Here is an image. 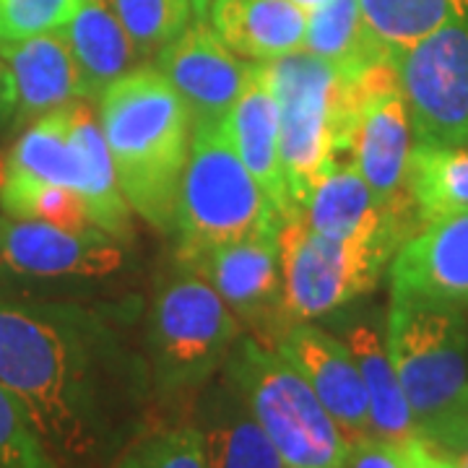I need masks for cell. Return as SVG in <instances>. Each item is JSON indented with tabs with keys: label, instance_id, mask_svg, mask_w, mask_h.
<instances>
[{
	"label": "cell",
	"instance_id": "2e32d148",
	"mask_svg": "<svg viewBox=\"0 0 468 468\" xmlns=\"http://www.w3.org/2000/svg\"><path fill=\"white\" fill-rule=\"evenodd\" d=\"M297 211L310 229L331 239L385 242L399 250L409 234L385 214L351 159L334 162L325 169Z\"/></svg>",
	"mask_w": 468,
	"mask_h": 468
},
{
	"label": "cell",
	"instance_id": "74e56055",
	"mask_svg": "<svg viewBox=\"0 0 468 468\" xmlns=\"http://www.w3.org/2000/svg\"><path fill=\"white\" fill-rule=\"evenodd\" d=\"M211 5H214V0H193V11H196L198 21H206V18H208Z\"/></svg>",
	"mask_w": 468,
	"mask_h": 468
},
{
	"label": "cell",
	"instance_id": "ac0fdd59",
	"mask_svg": "<svg viewBox=\"0 0 468 468\" xmlns=\"http://www.w3.org/2000/svg\"><path fill=\"white\" fill-rule=\"evenodd\" d=\"M0 55L14 79L21 120H39L86 100L76 58L60 29L18 42H0Z\"/></svg>",
	"mask_w": 468,
	"mask_h": 468
},
{
	"label": "cell",
	"instance_id": "4fadbf2b",
	"mask_svg": "<svg viewBox=\"0 0 468 468\" xmlns=\"http://www.w3.org/2000/svg\"><path fill=\"white\" fill-rule=\"evenodd\" d=\"M154 68L180 94L193 125H221L250 73V63H242L206 21H193L169 42L154 58Z\"/></svg>",
	"mask_w": 468,
	"mask_h": 468
},
{
	"label": "cell",
	"instance_id": "484cf974",
	"mask_svg": "<svg viewBox=\"0 0 468 468\" xmlns=\"http://www.w3.org/2000/svg\"><path fill=\"white\" fill-rule=\"evenodd\" d=\"M409 193L419 227L432 218L468 211V146L440 149L414 144L409 159Z\"/></svg>",
	"mask_w": 468,
	"mask_h": 468
},
{
	"label": "cell",
	"instance_id": "f1b7e54d",
	"mask_svg": "<svg viewBox=\"0 0 468 468\" xmlns=\"http://www.w3.org/2000/svg\"><path fill=\"white\" fill-rule=\"evenodd\" d=\"M125 32L144 55L154 60L193 24V0H112Z\"/></svg>",
	"mask_w": 468,
	"mask_h": 468
},
{
	"label": "cell",
	"instance_id": "ffe728a7",
	"mask_svg": "<svg viewBox=\"0 0 468 468\" xmlns=\"http://www.w3.org/2000/svg\"><path fill=\"white\" fill-rule=\"evenodd\" d=\"M60 32L76 58L86 100H100L117 79L146 66L112 0H81Z\"/></svg>",
	"mask_w": 468,
	"mask_h": 468
},
{
	"label": "cell",
	"instance_id": "603a6c76",
	"mask_svg": "<svg viewBox=\"0 0 468 468\" xmlns=\"http://www.w3.org/2000/svg\"><path fill=\"white\" fill-rule=\"evenodd\" d=\"M344 341L354 354V362L359 367L362 383L367 390L372 435L393 440V442L417 440V421H414L406 393L399 383L396 367L390 362V354L385 346V334H380L367 323H356L346 331Z\"/></svg>",
	"mask_w": 468,
	"mask_h": 468
},
{
	"label": "cell",
	"instance_id": "ba28073f",
	"mask_svg": "<svg viewBox=\"0 0 468 468\" xmlns=\"http://www.w3.org/2000/svg\"><path fill=\"white\" fill-rule=\"evenodd\" d=\"M279 255L289 325L310 323L338 310L380 282L396 250L385 242L331 239L307 227L300 211L282 218Z\"/></svg>",
	"mask_w": 468,
	"mask_h": 468
},
{
	"label": "cell",
	"instance_id": "6da1fadb",
	"mask_svg": "<svg viewBox=\"0 0 468 468\" xmlns=\"http://www.w3.org/2000/svg\"><path fill=\"white\" fill-rule=\"evenodd\" d=\"M0 383L60 468H112L154 393L146 359L70 304L0 302Z\"/></svg>",
	"mask_w": 468,
	"mask_h": 468
},
{
	"label": "cell",
	"instance_id": "44dd1931",
	"mask_svg": "<svg viewBox=\"0 0 468 468\" xmlns=\"http://www.w3.org/2000/svg\"><path fill=\"white\" fill-rule=\"evenodd\" d=\"M208 16L239 58L273 60L304 48L307 14L289 0H214Z\"/></svg>",
	"mask_w": 468,
	"mask_h": 468
},
{
	"label": "cell",
	"instance_id": "7a4b0ae2",
	"mask_svg": "<svg viewBox=\"0 0 468 468\" xmlns=\"http://www.w3.org/2000/svg\"><path fill=\"white\" fill-rule=\"evenodd\" d=\"M100 125L131 211L175 232L193 141V117L180 94L154 66L135 68L100 97Z\"/></svg>",
	"mask_w": 468,
	"mask_h": 468
},
{
	"label": "cell",
	"instance_id": "f546056e",
	"mask_svg": "<svg viewBox=\"0 0 468 468\" xmlns=\"http://www.w3.org/2000/svg\"><path fill=\"white\" fill-rule=\"evenodd\" d=\"M112 468H206L201 432L196 424H175L135 435Z\"/></svg>",
	"mask_w": 468,
	"mask_h": 468
},
{
	"label": "cell",
	"instance_id": "cb8c5ba5",
	"mask_svg": "<svg viewBox=\"0 0 468 468\" xmlns=\"http://www.w3.org/2000/svg\"><path fill=\"white\" fill-rule=\"evenodd\" d=\"M0 180L63 185L81 193V162L73 146L68 107L34 120L14 144Z\"/></svg>",
	"mask_w": 468,
	"mask_h": 468
},
{
	"label": "cell",
	"instance_id": "1f68e13d",
	"mask_svg": "<svg viewBox=\"0 0 468 468\" xmlns=\"http://www.w3.org/2000/svg\"><path fill=\"white\" fill-rule=\"evenodd\" d=\"M79 5L81 0H0V42L58 32Z\"/></svg>",
	"mask_w": 468,
	"mask_h": 468
},
{
	"label": "cell",
	"instance_id": "d4e9b609",
	"mask_svg": "<svg viewBox=\"0 0 468 468\" xmlns=\"http://www.w3.org/2000/svg\"><path fill=\"white\" fill-rule=\"evenodd\" d=\"M302 50L313 52L349 79L362 76L378 63L393 60L365 27L359 0H328L323 8L313 11L307 16Z\"/></svg>",
	"mask_w": 468,
	"mask_h": 468
},
{
	"label": "cell",
	"instance_id": "7402d4cb",
	"mask_svg": "<svg viewBox=\"0 0 468 468\" xmlns=\"http://www.w3.org/2000/svg\"><path fill=\"white\" fill-rule=\"evenodd\" d=\"M70 135L81 162V201L86 206L89 221L115 237L120 242L131 234V206L125 201L117 183L115 165L110 156V146L101 133L100 117H94L91 107L84 100L68 107Z\"/></svg>",
	"mask_w": 468,
	"mask_h": 468
},
{
	"label": "cell",
	"instance_id": "5b68a950",
	"mask_svg": "<svg viewBox=\"0 0 468 468\" xmlns=\"http://www.w3.org/2000/svg\"><path fill=\"white\" fill-rule=\"evenodd\" d=\"M221 372L239 390L284 466L338 468L346 437L282 351L239 335Z\"/></svg>",
	"mask_w": 468,
	"mask_h": 468
},
{
	"label": "cell",
	"instance_id": "9c48e42d",
	"mask_svg": "<svg viewBox=\"0 0 468 468\" xmlns=\"http://www.w3.org/2000/svg\"><path fill=\"white\" fill-rule=\"evenodd\" d=\"M411 149L414 135L409 107L393 60H385L359 76V104L351 128V162L385 214L399 221L409 234L411 221L417 218L409 193Z\"/></svg>",
	"mask_w": 468,
	"mask_h": 468
},
{
	"label": "cell",
	"instance_id": "30bf717a",
	"mask_svg": "<svg viewBox=\"0 0 468 468\" xmlns=\"http://www.w3.org/2000/svg\"><path fill=\"white\" fill-rule=\"evenodd\" d=\"M419 146H468V18L393 58Z\"/></svg>",
	"mask_w": 468,
	"mask_h": 468
},
{
	"label": "cell",
	"instance_id": "f35d334b",
	"mask_svg": "<svg viewBox=\"0 0 468 468\" xmlns=\"http://www.w3.org/2000/svg\"><path fill=\"white\" fill-rule=\"evenodd\" d=\"M452 463H455V468H468V461H463V458H452Z\"/></svg>",
	"mask_w": 468,
	"mask_h": 468
},
{
	"label": "cell",
	"instance_id": "277c9868",
	"mask_svg": "<svg viewBox=\"0 0 468 468\" xmlns=\"http://www.w3.org/2000/svg\"><path fill=\"white\" fill-rule=\"evenodd\" d=\"M261 63L279 104L282 167L289 201L297 211L325 169L351 159L359 76L349 79L307 50Z\"/></svg>",
	"mask_w": 468,
	"mask_h": 468
},
{
	"label": "cell",
	"instance_id": "52a82bcc",
	"mask_svg": "<svg viewBox=\"0 0 468 468\" xmlns=\"http://www.w3.org/2000/svg\"><path fill=\"white\" fill-rule=\"evenodd\" d=\"M239 320L198 273L172 279L151 304L146 365L159 396L201 390L224 367L239 338Z\"/></svg>",
	"mask_w": 468,
	"mask_h": 468
},
{
	"label": "cell",
	"instance_id": "e575fe53",
	"mask_svg": "<svg viewBox=\"0 0 468 468\" xmlns=\"http://www.w3.org/2000/svg\"><path fill=\"white\" fill-rule=\"evenodd\" d=\"M16 112V89H14V79L11 70L5 66L3 55H0V122Z\"/></svg>",
	"mask_w": 468,
	"mask_h": 468
},
{
	"label": "cell",
	"instance_id": "7c38bea8",
	"mask_svg": "<svg viewBox=\"0 0 468 468\" xmlns=\"http://www.w3.org/2000/svg\"><path fill=\"white\" fill-rule=\"evenodd\" d=\"M120 239L89 229H63L32 218L0 217V271L32 282H91L122 268Z\"/></svg>",
	"mask_w": 468,
	"mask_h": 468
},
{
	"label": "cell",
	"instance_id": "836d02e7",
	"mask_svg": "<svg viewBox=\"0 0 468 468\" xmlns=\"http://www.w3.org/2000/svg\"><path fill=\"white\" fill-rule=\"evenodd\" d=\"M411 455H414V468H455L451 455L435 451L432 445H427L421 437L411 442Z\"/></svg>",
	"mask_w": 468,
	"mask_h": 468
},
{
	"label": "cell",
	"instance_id": "8d00e7d4",
	"mask_svg": "<svg viewBox=\"0 0 468 468\" xmlns=\"http://www.w3.org/2000/svg\"><path fill=\"white\" fill-rule=\"evenodd\" d=\"M289 3H292V5H297L300 11H304V14L310 16L313 11H318V8H323V5H325L328 0H289Z\"/></svg>",
	"mask_w": 468,
	"mask_h": 468
},
{
	"label": "cell",
	"instance_id": "83f0119b",
	"mask_svg": "<svg viewBox=\"0 0 468 468\" xmlns=\"http://www.w3.org/2000/svg\"><path fill=\"white\" fill-rule=\"evenodd\" d=\"M0 208H3V217L32 218V221H45L63 229H76V232L94 227L86 217L81 196L63 185L0 180Z\"/></svg>",
	"mask_w": 468,
	"mask_h": 468
},
{
	"label": "cell",
	"instance_id": "8992f818",
	"mask_svg": "<svg viewBox=\"0 0 468 468\" xmlns=\"http://www.w3.org/2000/svg\"><path fill=\"white\" fill-rule=\"evenodd\" d=\"M282 214L255 183L221 125H193L175 232L180 261L282 224Z\"/></svg>",
	"mask_w": 468,
	"mask_h": 468
},
{
	"label": "cell",
	"instance_id": "d6a6232c",
	"mask_svg": "<svg viewBox=\"0 0 468 468\" xmlns=\"http://www.w3.org/2000/svg\"><path fill=\"white\" fill-rule=\"evenodd\" d=\"M411 442H393L378 435L346 440L338 468H414Z\"/></svg>",
	"mask_w": 468,
	"mask_h": 468
},
{
	"label": "cell",
	"instance_id": "d6986e66",
	"mask_svg": "<svg viewBox=\"0 0 468 468\" xmlns=\"http://www.w3.org/2000/svg\"><path fill=\"white\" fill-rule=\"evenodd\" d=\"M198 393L196 427L203 440L206 468H284L279 451L224 372Z\"/></svg>",
	"mask_w": 468,
	"mask_h": 468
},
{
	"label": "cell",
	"instance_id": "8fae6325",
	"mask_svg": "<svg viewBox=\"0 0 468 468\" xmlns=\"http://www.w3.org/2000/svg\"><path fill=\"white\" fill-rule=\"evenodd\" d=\"M279 227H266L245 239L227 242L180 261L187 271L203 276L227 302L234 318L266 338L268 346L289 328L284 310V282L279 255ZM258 338V341H261Z\"/></svg>",
	"mask_w": 468,
	"mask_h": 468
},
{
	"label": "cell",
	"instance_id": "9a60e30c",
	"mask_svg": "<svg viewBox=\"0 0 468 468\" xmlns=\"http://www.w3.org/2000/svg\"><path fill=\"white\" fill-rule=\"evenodd\" d=\"M273 349L300 369L346 440L372 435L367 390L346 341L313 323H294Z\"/></svg>",
	"mask_w": 468,
	"mask_h": 468
},
{
	"label": "cell",
	"instance_id": "e0dca14e",
	"mask_svg": "<svg viewBox=\"0 0 468 468\" xmlns=\"http://www.w3.org/2000/svg\"><path fill=\"white\" fill-rule=\"evenodd\" d=\"M232 149L242 159L255 183L263 187L271 203L282 217L294 208L286 190L284 167H282V141H279V104L271 89L266 66L261 60L250 63L248 84L239 100L234 101L229 115L221 122Z\"/></svg>",
	"mask_w": 468,
	"mask_h": 468
},
{
	"label": "cell",
	"instance_id": "d590c367",
	"mask_svg": "<svg viewBox=\"0 0 468 468\" xmlns=\"http://www.w3.org/2000/svg\"><path fill=\"white\" fill-rule=\"evenodd\" d=\"M445 455H452V458H463V461H468V419H466V424L461 427L458 437H455V442L451 445V451L445 452Z\"/></svg>",
	"mask_w": 468,
	"mask_h": 468
},
{
	"label": "cell",
	"instance_id": "3957f363",
	"mask_svg": "<svg viewBox=\"0 0 468 468\" xmlns=\"http://www.w3.org/2000/svg\"><path fill=\"white\" fill-rule=\"evenodd\" d=\"M385 346L419 437L448 452L468 419V325L458 307L393 302Z\"/></svg>",
	"mask_w": 468,
	"mask_h": 468
},
{
	"label": "cell",
	"instance_id": "5bb4252c",
	"mask_svg": "<svg viewBox=\"0 0 468 468\" xmlns=\"http://www.w3.org/2000/svg\"><path fill=\"white\" fill-rule=\"evenodd\" d=\"M393 302L468 307V211L421 224L390 263Z\"/></svg>",
	"mask_w": 468,
	"mask_h": 468
},
{
	"label": "cell",
	"instance_id": "ab89813d",
	"mask_svg": "<svg viewBox=\"0 0 468 468\" xmlns=\"http://www.w3.org/2000/svg\"><path fill=\"white\" fill-rule=\"evenodd\" d=\"M284 468H294V466H284Z\"/></svg>",
	"mask_w": 468,
	"mask_h": 468
},
{
	"label": "cell",
	"instance_id": "4316f807",
	"mask_svg": "<svg viewBox=\"0 0 468 468\" xmlns=\"http://www.w3.org/2000/svg\"><path fill=\"white\" fill-rule=\"evenodd\" d=\"M362 21L390 58L468 18V0H359Z\"/></svg>",
	"mask_w": 468,
	"mask_h": 468
},
{
	"label": "cell",
	"instance_id": "4dcf8cb0",
	"mask_svg": "<svg viewBox=\"0 0 468 468\" xmlns=\"http://www.w3.org/2000/svg\"><path fill=\"white\" fill-rule=\"evenodd\" d=\"M0 468H60L24 409L0 383Z\"/></svg>",
	"mask_w": 468,
	"mask_h": 468
}]
</instances>
